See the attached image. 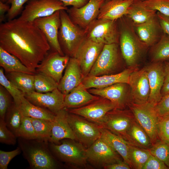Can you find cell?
I'll return each mask as SVG.
<instances>
[{
  "instance_id": "obj_1",
  "label": "cell",
  "mask_w": 169,
  "mask_h": 169,
  "mask_svg": "<svg viewBox=\"0 0 169 169\" xmlns=\"http://www.w3.org/2000/svg\"><path fill=\"white\" fill-rule=\"evenodd\" d=\"M0 47L35 73L51 48L43 31L33 22L18 18L0 24Z\"/></svg>"
},
{
  "instance_id": "obj_2",
  "label": "cell",
  "mask_w": 169,
  "mask_h": 169,
  "mask_svg": "<svg viewBox=\"0 0 169 169\" xmlns=\"http://www.w3.org/2000/svg\"><path fill=\"white\" fill-rule=\"evenodd\" d=\"M119 45L124 61L128 67H137L149 47L140 38L132 21L125 15L117 20Z\"/></svg>"
},
{
  "instance_id": "obj_3",
  "label": "cell",
  "mask_w": 169,
  "mask_h": 169,
  "mask_svg": "<svg viewBox=\"0 0 169 169\" xmlns=\"http://www.w3.org/2000/svg\"><path fill=\"white\" fill-rule=\"evenodd\" d=\"M18 144L31 169H56L59 167V161L51 151L48 140L19 137Z\"/></svg>"
},
{
  "instance_id": "obj_4",
  "label": "cell",
  "mask_w": 169,
  "mask_h": 169,
  "mask_svg": "<svg viewBox=\"0 0 169 169\" xmlns=\"http://www.w3.org/2000/svg\"><path fill=\"white\" fill-rule=\"evenodd\" d=\"M61 25L58 40L61 49L65 55L74 57L75 53L85 38V30L74 23L66 10H60Z\"/></svg>"
},
{
  "instance_id": "obj_5",
  "label": "cell",
  "mask_w": 169,
  "mask_h": 169,
  "mask_svg": "<svg viewBox=\"0 0 169 169\" xmlns=\"http://www.w3.org/2000/svg\"><path fill=\"white\" fill-rule=\"evenodd\" d=\"M56 144L49 141V149L57 160L71 166L84 167L87 161L86 149L82 144L70 139L61 140Z\"/></svg>"
},
{
  "instance_id": "obj_6",
  "label": "cell",
  "mask_w": 169,
  "mask_h": 169,
  "mask_svg": "<svg viewBox=\"0 0 169 169\" xmlns=\"http://www.w3.org/2000/svg\"><path fill=\"white\" fill-rule=\"evenodd\" d=\"M84 30L85 37L95 42L104 44H119L117 20L97 18Z\"/></svg>"
},
{
  "instance_id": "obj_7",
  "label": "cell",
  "mask_w": 169,
  "mask_h": 169,
  "mask_svg": "<svg viewBox=\"0 0 169 169\" xmlns=\"http://www.w3.org/2000/svg\"><path fill=\"white\" fill-rule=\"evenodd\" d=\"M123 60L119 44H105L87 76L112 74L120 66Z\"/></svg>"
},
{
  "instance_id": "obj_8",
  "label": "cell",
  "mask_w": 169,
  "mask_h": 169,
  "mask_svg": "<svg viewBox=\"0 0 169 169\" xmlns=\"http://www.w3.org/2000/svg\"><path fill=\"white\" fill-rule=\"evenodd\" d=\"M67 118L77 141L85 148L91 146L101 136L100 126L80 115L68 112Z\"/></svg>"
},
{
  "instance_id": "obj_9",
  "label": "cell",
  "mask_w": 169,
  "mask_h": 169,
  "mask_svg": "<svg viewBox=\"0 0 169 169\" xmlns=\"http://www.w3.org/2000/svg\"><path fill=\"white\" fill-rule=\"evenodd\" d=\"M135 120L130 109H115L107 113L101 123L98 125L127 141L128 132Z\"/></svg>"
},
{
  "instance_id": "obj_10",
  "label": "cell",
  "mask_w": 169,
  "mask_h": 169,
  "mask_svg": "<svg viewBox=\"0 0 169 169\" xmlns=\"http://www.w3.org/2000/svg\"><path fill=\"white\" fill-rule=\"evenodd\" d=\"M135 119L146 131L153 145L159 139L157 134L158 117L155 106L148 102L137 104L132 103L129 106Z\"/></svg>"
},
{
  "instance_id": "obj_11",
  "label": "cell",
  "mask_w": 169,
  "mask_h": 169,
  "mask_svg": "<svg viewBox=\"0 0 169 169\" xmlns=\"http://www.w3.org/2000/svg\"><path fill=\"white\" fill-rule=\"evenodd\" d=\"M87 161L102 167L123 161L121 156L101 137L86 149Z\"/></svg>"
},
{
  "instance_id": "obj_12",
  "label": "cell",
  "mask_w": 169,
  "mask_h": 169,
  "mask_svg": "<svg viewBox=\"0 0 169 169\" xmlns=\"http://www.w3.org/2000/svg\"><path fill=\"white\" fill-rule=\"evenodd\" d=\"M68 9L59 0H30L18 18L33 22L36 19L50 16L57 11Z\"/></svg>"
},
{
  "instance_id": "obj_13",
  "label": "cell",
  "mask_w": 169,
  "mask_h": 169,
  "mask_svg": "<svg viewBox=\"0 0 169 169\" xmlns=\"http://www.w3.org/2000/svg\"><path fill=\"white\" fill-rule=\"evenodd\" d=\"M90 93L106 99L114 103L117 109H125L132 103L131 89L129 84L120 83L100 88L88 90Z\"/></svg>"
},
{
  "instance_id": "obj_14",
  "label": "cell",
  "mask_w": 169,
  "mask_h": 169,
  "mask_svg": "<svg viewBox=\"0 0 169 169\" xmlns=\"http://www.w3.org/2000/svg\"><path fill=\"white\" fill-rule=\"evenodd\" d=\"M115 109H117V106L114 103L108 99L100 97L81 107L65 109L69 113L80 115L99 125L107 113Z\"/></svg>"
},
{
  "instance_id": "obj_15",
  "label": "cell",
  "mask_w": 169,
  "mask_h": 169,
  "mask_svg": "<svg viewBox=\"0 0 169 169\" xmlns=\"http://www.w3.org/2000/svg\"><path fill=\"white\" fill-rule=\"evenodd\" d=\"M104 45L85 37L78 48L74 57L78 61L84 78L88 75Z\"/></svg>"
},
{
  "instance_id": "obj_16",
  "label": "cell",
  "mask_w": 169,
  "mask_h": 169,
  "mask_svg": "<svg viewBox=\"0 0 169 169\" xmlns=\"http://www.w3.org/2000/svg\"><path fill=\"white\" fill-rule=\"evenodd\" d=\"M105 0H89L79 8L73 7L68 8L67 12L72 22L84 30L97 18L100 9Z\"/></svg>"
},
{
  "instance_id": "obj_17",
  "label": "cell",
  "mask_w": 169,
  "mask_h": 169,
  "mask_svg": "<svg viewBox=\"0 0 169 169\" xmlns=\"http://www.w3.org/2000/svg\"><path fill=\"white\" fill-rule=\"evenodd\" d=\"M70 58L67 55H62L55 51L49 53L38 66L36 73L50 77L59 83Z\"/></svg>"
},
{
  "instance_id": "obj_18",
  "label": "cell",
  "mask_w": 169,
  "mask_h": 169,
  "mask_svg": "<svg viewBox=\"0 0 169 169\" xmlns=\"http://www.w3.org/2000/svg\"><path fill=\"white\" fill-rule=\"evenodd\" d=\"M33 22L43 31L54 51L62 55H65L58 40V32L61 23L60 10L50 16L36 19Z\"/></svg>"
},
{
  "instance_id": "obj_19",
  "label": "cell",
  "mask_w": 169,
  "mask_h": 169,
  "mask_svg": "<svg viewBox=\"0 0 169 169\" xmlns=\"http://www.w3.org/2000/svg\"><path fill=\"white\" fill-rule=\"evenodd\" d=\"M24 95L33 105L48 110L55 114L64 109L65 95L58 88L45 93H39L34 91Z\"/></svg>"
},
{
  "instance_id": "obj_20",
  "label": "cell",
  "mask_w": 169,
  "mask_h": 169,
  "mask_svg": "<svg viewBox=\"0 0 169 169\" xmlns=\"http://www.w3.org/2000/svg\"><path fill=\"white\" fill-rule=\"evenodd\" d=\"M128 84L133 103L140 104L148 102L150 90L147 73L144 68L141 69H137L131 73Z\"/></svg>"
},
{
  "instance_id": "obj_21",
  "label": "cell",
  "mask_w": 169,
  "mask_h": 169,
  "mask_svg": "<svg viewBox=\"0 0 169 169\" xmlns=\"http://www.w3.org/2000/svg\"><path fill=\"white\" fill-rule=\"evenodd\" d=\"M147 74L150 93L148 102L154 106L162 98L165 80L164 63L151 62L144 67Z\"/></svg>"
},
{
  "instance_id": "obj_22",
  "label": "cell",
  "mask_w": 169,
  "mask_h": 169,
  "mask_svg": "<svg viewBox=\"0 0 169 169\" xmlns=\"http://www.w3.org/2000/svg\"><path fill=\"white\" fill-rule=\"evenodd\" d=\"M137 69V67H128L116 74L99 76H87L82 83L87 89L104 88L120 83L128 84L131 74Z\"/></svg>"
},
{
  "instance_id": "obj_23",
  "label": "cell",
  "mask_w": 169,
  "mask_h": 169,
  "mask_svg": "<svg viewBox=\"0 0 169 169\" xmlns=\"http://www.w3.org/2000/svg\"><path fill=\"white\" fill-rule=\"evenodd\" d=\"M58 89L64 95L82 83L84 77L79 64L74 57H70Z\"/></svg>"
},
{
  "instance_id": "obj_24",
  "label": "cell",
  "mask_w": 169,
  "mask_h": 169,
  "mask_svg": "<svg viewBox=\"0 0 169 169\" xmlns=\"http://www.w3.org/2000/svg\"><path fill=\"white\" fill-rule=\"evenodd\" d=\"M68 112L63 109L56 114L53 121L51 134L49 142L55 144H59L60 141L64 139H70L77 141L68 121Z\"/></svg>"
},
{
  "instance_id": "obj_25",
  "label": "cell",
  "mask_w": 169,
  "mask_h": 169,
  "mask_svg": "<svg viewBox=\"0 0 169 169\" xmlns=\"http://www.w3.org/2000/svg\"><path fill=\"white\" fill-rule=\"evenodd\" d=\"M134 25L138 36L149 47L157 42L164 33L157 14L144 23Z\"/></svg>"
},
{
  "instance_id": "obj_26",
  "label": "cell",
  "mask_w": 169,
  "mask_h": 169,
  "mask_svg": "<svg viewBox=\"0 0 169 169\" xmlns=\"http://www.w3.org/2000/svg\"><path fill=\"white\" fill-rule=\"evenodd\" d=\"M100 97L89 92L81 83L65 95L64 109H69L81 107Z\"/></svg>"
},
{
  "instance_id": "obj_27",
  "label": "cell",
  "mask_w": 169,
  "mask_h": 169,
  "mask_svg": "<svg viewBox=\"0 0 169 169\" xmlns=\"http://www.w3.org/2000/svg\"><path fill=\"white\" fill-rule=\"evenodd\" d=\"M135 0L105 1L101 7L98 19L117 20L126 15L128 9Z\"/></svg>"
},
{
  "instance_id": "obj_28",
  "label": "cell",
  "mask_w": 169,
  "mask_h": 169,
  "mask_svg": "<svg viewBox=\"0 0 169 169\" xmlns=\"http://www.w3.org/2000/svg\"><path fill=\"white\" fill-rule=\"evenodd\" d=\"M101 137L122 157L132 169L129 157V144L120 136L109 131L100 127Z\"/></svg>"
},
{
  "instance_id": "obj_29",
  "label": "cell",
  "mask_w": 169,
  "mask_h": 169,
  "mask_svg": "<svg viewBox=\"0 0 169 169\" xmlns=\"http://www.w3.org/2000/svg\"><path fill=\"white\" fill-rule=\"evenodd\" d=\"M127 141L130 145L148 149L153 145L147 134L136 119L128 132Z\"/></svg>"
},
{
  "instance_id": "obj_30",
  "label": "cell",
  "mask_w": 169,
  "mask_h": 169,
  "mask_svg": "<svg viewBox=\"0 0 169 169\" xmlns=\"http://www.w3.org/2000/svg\"><path fill=\"white\" fill-rule=\"evenodd\" d=\"M19 108L23 116L25 117L53 121L55 116V114L49 110L32 104L24 95Z\"/></svg>"
},
{
  "instance_id": "obj_31",
  "label": "cell",
  "mask_w": 169,
  "mask_h": 169,
  "mask_svg": "<svg viewBox=\"0 0 169 169\" xmlns=\"http://www.w3.org/2000/svg\"><path fill=\"white\" fill-rule=\"evenodd\" d=\"M7 78L24 94L35 91L34 74L19 72H5Z\"/></svg>"
},
{
  "instance_id": "obj_32",
  "label": "cell",
  "mask_w": 169,
  "mask_h": 169,
  "mask_svg": "<svg viewBox=\"0 0 169 169\" xmlns=\"http://www.w3.org/2000/svg\"><path fill=\"white\" fill-rule=\"evenodd\" d=\"M0 66L6 72H19L34 74L16 57L0 47Z\"/></svg>"
},
{
  "instance_id": "obj_33",
  "label": "cell",
  "mask_w": 169,
  "mask_h": 169,
  "mask_svg": "<svg viewBox=\"0 0 169 169\" xmlns=\"http://www.w3.org/2000/svg\"><path fill=\"white\" fill-rule=\"evenodd\" d=\"M149 55L151 62L169 61V36L164 33L159 40L151 46Z\"/></svg>"
},
{
  "instance_id": "obj_34",
  "label": "cell",
  "mask_w": 169,
  "mask_h": 169,
  "mask_svg": "<svg viewBox=\"0 0 169 169\" xmlns=\"http://www.w3.org/2000/svg\"><path fill=\"white\" fill-rule=\"evenodd\" d=\"M157 11L143 8L134 3L129 8L125 15L130 18L134 24L143 23L154 17Z\"/></svg>"
},
{
  "instance_id": "obj_35",
  "label": "cell",
  "mask_w": 169,
  "mask_h": 169,
  "mask_svg": "<svg viewBox=\"0 0 169 169\" xmlns=\"http://www.w3.org/2000/svg\"><path fill=\"white\" fill-rule=\"evenodd\" d=\"M151 155L149 149L129 145V157L132 169H142Z\"/></svg>"
},
{
  "instance_id": "obj_36",
  "label": "cell",
  "mask_w": 169,
  "mask_h": 169,
  "mask_svg": "<svg viewBox=\"0 0 169 169\" xmlns=\"http://www.w3.org/2000/svg\"><path fill=\"white\" fill-rule=\"evenodd\" d=\"M23 117L19 107L16 106L13 101L6 112L5 121L7 127L16 136Z\"/></svg>"
},
{
  "instance_id": "obj_37",
  "label": "cell",
  "mask_w": 169,
  "mask_h": 169,
  "mask_svg": "<svg viewBox=\"0 0 169 169\" xmlns=\"http://www.w3.org/2000/svg\"><path fill=\"white\" fill-rule=\"evenodd\" d=\"M59 83L52 78L39 73L34 74V87L35 91L45 93L58 88Z\"/></svg>"
},
{
  "instance_id": "obj_38",
  "label": "cell",
  "mask_w": 169,
  "mask_h": 169,
  "mask_svg": "<svg viewBox=\"0 0 169 169\" xmlns=\"http://www.w3.org/2000/svg\"><path fill=\"white\" fill-rule=\"evenodd\" d=\"M29 118L38 138L49 141L51 136L53 121L31 117Z\"/></svg>"
},
{
  "instance_id": "obj_39",
  "label": "cell",
  "mask_w": 169,
  "mask_h": 169,
  "mask_svg": "<svg viewBox=\"0 0 169 169\" xmlns=\"http://www.w3.org/2000/svg\"><path fill=\"white\" fill-rule=\"evenodd\" d=\"M134 3L145 9L156 11L169 17V0H146Z\"/></svg>"
},
{
  "instance_id": "obj_40",
  "label": "cell",
  "mask_w": 169,
  "mask_h": 169,
  "mask_svg": "<svg viewBox=\"0 0 169 169\" xmlns=\"http://www.w3.org/2000/svg\"><path fill=\"white\" fill-rule=\"evenodd\" d=\"M0 84L9 93L15 105L19 107L24 94L8 79L2 67L0 69Z\"/></svg>"
},
{
  "instance_id": "obj_41",
  "label": "cell",
  "mask_w": 169,
  "mask_h": 169,
  "mask_svg": "<svg viewBox=\"0 0 169 169\" xmlns=\"http://www.w3.org/2000/svg\"><path fill=\"white\" fill-rule=\"evenodd\" d=\"M149 150L151 154L162 161L169 168V143L158 139Z\"/></svg>"
},
{
  "instance_id": "obj_42",
  "label": "cell",
  "mask_w": 169,
  "mask_h": 169,
  "mask_svg": "<svg viewBox=\"0 0 169 169\" xmlns=\"http://www.w3.org/2000/svg\"><path fill=\"white\" fill-rule=\"evenodd\" d=\"M17 136L27 139H38L29 117L23 116Z\"/></svg>"
},
{
  "instance_id": "obj_43",
  "label": "cell",
  "mask_w": 169,
  "mask_h": 169,
  "mask_svg": "<svg viewBox=\"0 0 169 169\" xmlns=\"http://www.w3.org/2000/svg\"><path fill=\"white\" fill-rule=\"evenodd\" d=\"M17 137L7 127L5 120L0 119V142L9 145H15Z\"/></svg>"
},
{
  "instance_id": "obj_44",
  "label": "cell",
  "mask_w": 169,
  "mask_h": 169,
  "mask_svg": "<svg viewBox=\"0 0 169 169\" xmlns=\"http://www.w3.org/2000/svg\"><path fill=\"white\" fill-rule=\"evenodd\" d=\"M13 102V97L8 91L0 85V119L5 120L6 112Z\"/></svg>"
},
{
  "instance_id": "obj_45",
  "label": "cell",
  "mask_w": 169,
  "mask_h": 169,
  "mask_svg": "<svg viewBox=\"0 0 169 169\" xmlns=\"http://www.w3.org/2000/svg\"><path fill=\"white\" fill-rule=\"evenodd\" d=\"M157 134L159 139L169 143V116L158 117Z\"/></svg>"
},
{
  "instance_id": "obj_46",
  "label": "cell",
  "mask_w": 169,
  "mask_h": 169,
  "mask_svg": "<svg viewBox=\"0 0 169 169\" xmlns=\"http://www.w3.org/2000/svg\"><path fill=\"white\" fill-rule=\"evenodd\" d=\"M30 0H8L6 3L11 4L10 8L7 13V17L9 20L14 18L20 13L23 8V5Z\"/></svg>"
},
{
  "instance_id": "obj_47",
  "label": "cell",
  "mask_w": 169,
  "mask_h": 169,
  "mask_svg": "<svg viewBox=\"0 0 169 169\" xmlns=\"http://www.w3.org/2000/svg\"><path fill=\"white\" fill-rule=\"evenodd\" d=\"M22 151L18 146L15 150L9 151L0 150V169H7L8 165L11 160L19 155Z\"/></svg>"
},
{
  "instance_id": "obj_48",
  "label": "cell",
  "mask_w": 169,
  "mask_h": 169,
  "mask_svg": "<svg viewBox=\"0 0 169 169\" xmlns=\"http://www.w3.org/2000/svg\"><path fill=\"white\" fill-rule=\"evenodd\" d=\"M155 108L158 117L169 116V94L162 96Z\"/></svg>"
},
{
  "instance_id": "obj_49",
  "label": "cell",
  "mask_w": 169,
  "mask_h": 169,
  "mask_svg": "<svg viewBox=\"0 0 169 169\" xmlns=\"http://www.w3.org/2000/svg\"><path fill=\"white\" fill-rule=\"evenodd\" d=\"M169 168L160 160L151 155L142 169H168Z\"/></svg>"
},
{
  "instance_id": "obj_50",
  "label": "cell",
  "mask_w": 169,
  "mask_h": 169,
  "mask_svg": "<svg viewBox=\"0 0 169 169\" xmlns=\"http://www.w3.org/2000/svg\"><path fill=\"white\" fill-rule=\"evenodd\" d=\"M156 14L164 33L169 36V17L158 12Z\"/></svg>"
},
{
  "instance_id": "obj_51",
  "label": "cell",
  "mask_w": 169,
  "mask_h": 169,
  "mask_svg": "<svg viewBox=\"0 0 169 169\" xmlns=\"http://www.w3.org/2000/svg\"><path fill=\"white\" fill-rule=\"evenodd\" d=\"M64 3L65 7L72 6V7L79 8L85 5L89 0H59Z\"/></svg>"
},
{
  "instance_id": "obj_52",
  "label": "cell",
  "mask_w": 169,
  "mask_h": 169,
  "mask_svg": "<svg viewBox=\"0 0 169 169\" xmlns=\"http://www.w3.org/2000/svg\"><path fill=\"white\" fill-rule=\"evenodd\" d=\"M105 169H131L130 166L124 161L109 164L103 167Z\"/></svg>"
},
{
  "instance_id": "obj_53",
  "label": "cell",
  "mask_w": 169,
  "mask_h": 169,
  "mask_svg": "<svg viewBox=\"0 0 169 169\" xmlns=\"http://www.w3.org/2000/svg\"><path fill=\"white\" fill-rule=\"evenodd\" d=\"M7 3H4L0 1V22H2L5 19L4 15L8 11L10 6Z\"/></svg>"
},
{
  "instance_id": "obj_54",
  "label": "cell",
  "mask_w": 169,
  "mask_h": 169,
  "mask_svg": "<svg viewBox=\"0 0 169 169\" xmlns=\"http://www.w3.org/2000/svg\"><path fill=\"white\" fill-rule=\"evenodd\" d=\"M164 68L165 75L164 85L169 82V61L164 63Z\"/></svg>"
},
{
  "instance_id": "obj_55",
  "label": "cell",
  "mask_w": 169,
  "mask_h": 169,
  "mask_svg": "<svg viewBox=\"0 0 169 169\" xmlns=\"http://www.w3.org/2000/svg\"><path fill=\"white\" fill-rule=\"evenodd\" d=\"M162 96L169 94V82L164 84L161 90Z\"/></svg>"
},
{
  "instance_id": "obj_56",
  "label": "cell",
  "mask_w": 169,
  "mask_h": 169,
  "mask_svg": "<svg viewBox=\"0 0 169 169\" xmlns=\"http://www.w3.org/2000/svg\"><path fill=\"white\" fill-rule=\"evenodd\" d=\"M146 0H135V2H143Z\"/></svg>"
},
{
  "instance_id": "obj_57",
  "label": "cell",
  "mask_w": 169,
  "mask_h": 169,
  "mask_svg": "<svg viewBox=\"0 0 169 169\" xmlns=\"http://www.w3.org/2000/svg\"><path fill=\"white\" fill-rule=\"evenodd\" d=\"M8 0H0V1L4 3H6Z\"/></svg>"
},
{
  "instance_id": "obj_58",
  "label": "cell",
  "mask_w": 169,
  "mask_h": 169,
  "mask_svg": "<svg viewBox=\"0 0 169 169\" xmlns=\"http://www.w3.org/2000/svg\"><path fill=\"white\" fill-rule=\"evenodd\" d=\"M110 0H105V1H110Z\"/></svg>"
}]
</instances>
